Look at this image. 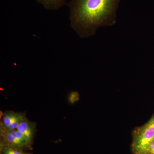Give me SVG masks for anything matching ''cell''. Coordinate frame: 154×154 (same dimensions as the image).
Wrapping results in <instances>:
<instances>
[{"label": "cell", "mask_w": 154, "mask_h": 154, "mask_svg": "<svg viewBox=\"0 0 154 154\" xmlns=\"http://www.w3.org/2000/svg\"><path fill=\"white\" fill-rule=\"evenodd\" d=\"M120 0H71V25L81 37L93 36L101 26L115 24Z\"/></svg>", "instance_id": "cell-1"}, {"label": "cell", "mask_w": 154, "mask_h": 154, "mask_svg": "<svg viewBox=\"0 0 154 154\" xmlns=\"http://www.w3.org/2000/svg\"><path fill=\"white\" fill-rule=\"evenodd\" d=\"M25 113H18L14 111H7L3 114L2 122L6 128H8L13 122L21 117Z\"/></svg>", "instance_id": "cell-4"}, {"label": "cell", "mask_w": 154, "mask_h": 154, "mask_svg": "<svg viewBox=\"0 0 154 154\" xmlns=\"http://www.w3.org/2000/svg\"><path fill=\"white\" fill-rule=\"evenodd\" d=\"M0 154H33L32 153L27 152L18 149L10 147H4L0 148Z\"/></svg>", "instance_id": "cell-6"}, {"label": "cell", "mask_w": 154, "mask_h": 154, "mask_svg": "<svg viewBox=\"0 0 154 154\" xmlns=\"http://www.w3.org/2000/svg\"><path fill=\"white\" fill-rule=\"evenodd\" d=\"M79 99V95L78 92H72L69 96V100L71 103L76 102Z\"/></svg>", "instance_id": "cell-7"}, {"label": "cell", "mask_w": 154, "mask_h": 154, "mask_svg": "<svg viewBox=\"0 0 154 154\" xmlns=\"http://www.w3.org/2000/svg\"><path fill=\"white\" fill-rule=\"evenodd\" d=\"M45 9L57 10L63 5L66 0H36Z\"/></svg>", "instance_id": "cell-5"}, {"label": "cell", "mask_w": 154, "mask_h": 154, "mask_svg": "<svg viewBox=\"0 0 154 154\" xmlns=\"http://www.w3.org/2000/svg\"><path fill=\"white\" fill-rule=\"evenodd\" d=\"M148 154H154V139L149 146Z\"/></svg>", "instance_id": "cell-8"}, {"label": "cell", "mask_w": 154, "mask_h": 154, "mask_svg": "<svg viewBox=\"0 0 154 154\" xmlns=\"http://www.w3.org/2000/svg\"><path fill=\"white\" fill-rule=\"evenodd\" d=\"M154 139V115L143 126L133 133L131 149L134 154H148L150 145Z\"/></svg>", "instance_id": "cell-2"}, {"label": "cell", "mask_w": 154, "mask_h": 154, "mask_svg": "<svg viewBox=\"0 0 154 154\" xmlns=\"http://www.w3.org/2000/svg\"><path fill=\"white\" fill-rule=\"evenodd\" d=\"M17 129L23 135L29 145L32 146L36 132V123L26 118Z\"/></svg>", "instance_id": "cell-3"}]
</instances>
